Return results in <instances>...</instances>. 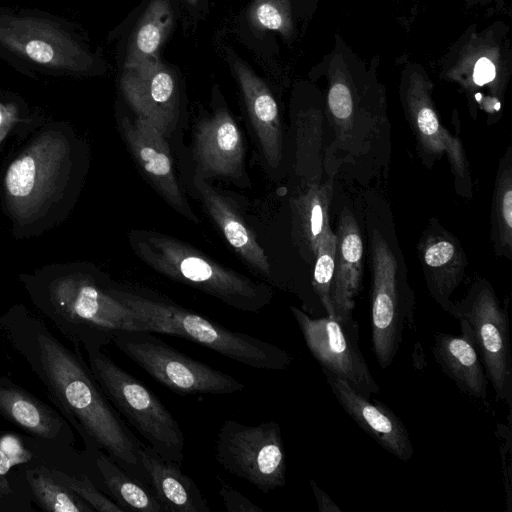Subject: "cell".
<instances>
[{"label": "cell", "mask_w": 512, "mask_h": 512, "mask_svg": "<svg viewBox=\"0 0 512 512\" xmlns=\"http://www.w3.org/2000/svg\"><path fill=\"white\" fill-rule=\"evenodd\" d=\"M18 120V109L12 104L0 102V144Z\"/></svg>", "instance_id": "74e56055"}, {"label": "cell", "mask_w": 512, "mask_h": 512, "mask_svg": "<svg viewBox=\"0 0 512 512\" xmlns=\"http://www.w3.org/2000/svg\"><path fill=\"white\" fill-rule=\"evenodd\" d=\"M310 485L320 512H342V509L336 505L330 496L323 491L314 480H310Z\"/></svg>", "instance_id": "f35d334b"}, {"label": "cell", "mask_w": 512, "mask_h": 512, "mask_svg": "<svg viewBox=\"0 0 512 512\" xmlns=\"http://www.w3.org/2000/svg\"><path fill=\"white\" fill-rule=\"evenodd\" d=\"M132 245L139 257L157 272L235 309L258 313L272 298L267 285L215 263L173 237L140 231L133 234Z\"/></svg>", "instance_id": "5b68a950"}, {"label": "cell", "mask_w": 512, "mask_h": 512, "mask_svg": "<svg viewBox=\"0 0 512 512\" xmlns=\"http://www.w3.org/2000/svg\"><path fill=\"white\" fill-rule=\"evenodd\" d=\"M403 106L416 139L417 150L426 165L447 157L458 194L471 197L473 184L464 145L441 123L422 77H411L402 90Z\"/></svg>", "instance_id": "5bb4252c"}, {"label": "cell", "mask_w": 512, "mask_h": 512, "mask_svg": "<svg viewBox=\"0 0 512 512\" xmlns=\"http://www.w3.org/2000/svg\"><path fill=\"white\" fill-rule=\"evenodd\" d=\"M122 130L132 154L166 201L186 218H198L188 205L177 182L165 135L148 121L124 117Z\"/></svg>", "instance_id": "ac0fdd59"}, {"label": "cell", "mask_w": 512, "mask_h": 512, "mask_svg": "<svg viewBox=\"0 0 512 512\" xmlns=\"http://www.w3.org/2000/svg\"><path fill=\"white\" fill-rule=\"evenodd\" d=\"M120 85L137 117L148 121L164 135L174 128L178 116L176 79L159 57L124 68Z\"/></svg>", "instance_id": "9a60e30c"}, {"label": "cell", "mask_w": 512, "mask_h": 512, "mask_svg": "<svg viewBox=\"0 0 512 512\" xmlns=\"http://www.w3.org/2000/svg\"><path fill=\"white\" fill-rule=\"evenodd\" d=\"M33 503L47 512H95L75 492L56 480L47 466L29 465L21 467Z\"/></svg>", "instance_id": "f546056e"}, {"label": "cell", "mask_w": 512, "mask_h": 512, "mask_svg": "<svg viewBox=\"0 0 512 512\" xmlns=\"http://www.w3.org/2000/svg\"><path fill=\"white\" fill-rule=\"evenodd\" d=\"M0 44L39 65L73 73L88 72L92 55L69 33L47 19L0 16Z\"/></svg>", "instance_id": "4fadbf2b"}, {"label": "cell", "mask_w": 512, "mask_h": 512, "mask_svg": "<svg viewBox=\"0 0 512 512\" xmlns=\"http://www.w3.org/2000/svg\"><path fill=\"white\" fill-rule=\"evenodd\" d=\"M0 331L79 434L85 449L103 450L149 486L140 458L142 442L100 388L81 349L72 350L61 342L42 318L22 304L10 307L0 316Z\"/></svg>", "instance_id": "6da1fadb"}, {"label": "cell", "mask_w": 512, "mask_h": 512, "mask_svg": "<svg viewBox=\"0 0 512 512\" xmlns=\"http://www.w3.org/2000/svg\"><path fill=\"white\" fill-rule=\"evenodd\" d=\"M327 117L334 139L327 165L361 164L390 151V124L382 93L355 84L343 72L331 76L327 94Z\"/></svg>", "instance_id": "8992f818"}, {"label": "cell", "mask_w": 512, "mask_h": 512, "mask_svg": "<svg viewBox=\"0 0 512 512\" xmlns=\"http://www.w3.org/2000/svg\"><path fill=\"white\" fill-rule=\"evenodd\" d=\"M244 154L242 134L226 109H218L199 124L195 156L204 172L239 178L243 173Z\"/></svg>", "instance_id": "44dd1931"}, {"label": "cell", "mask_w": 512, "mask_h": 512, "mask_svg": "<svg viewBox=\"0 0 512 512\" xmlns=\"http://www.w3.org/2000/svg\"><path fill=\"white\" fill-rule=\"evenodd\" d=\"M333 395L349 417L384 450L407 462L413 456L410 434L402 420L386 405L371 402L346 381L324 372Z\"/></svg>", "instance_id": "e0dca14e"}, {"label": "cell", "mask_w": 512, "mask_h": 512, "mask_svg": "<svg viewBox=\"0 0 512 512\" xmlns=\"http://www.w3.org/2000/svg\"><path fill=\"white\" fill-rule=\"evenodd\" d=\"M336 235L332 229L319 243L312 273V287L325 308L327 315L335 316L331 304L330 290L335 270Z\"/></svg>", "instance_id": "4dcf8cb0"}, {"label": "cell", "mask_w": 512, "mask_h": 512, "mask_svg": "<svg viewBox=\"0 0 512 512\" xmlns=\"http://www.w3.org/2000/svg\"><path fill=\"white\" fill-rule=\"evenodd\" d=\"M336 235L335 270L330 290L334 315L340 320L353 319L355 298L361 289L363 241L353 213L344 208Z\"/></svg>", "instance_id": "ffe728a7"}, {"label": "cell", "mask_w": 512, "mask_h": 512, "mask_svg": "<svg viewBox=\"0 0 512 512\" xmlns=\"http://www.w3.org/2000/svg\"><path fill=\"white\" fill-rule=\"evenodd\" d=\"M215 459L225 471L263 493L286 484L284 442L275 421L245 425L225 420L216 435Z\"/></svg>", "instance_id": "8fae6325"}, {"label": "cell", "mask_w": 512, "mask_h": 512, "mask_svg": "<svg viewBox=\"0 0 512 512\" xmlns=\"http://www.w3.org/2000/svg\"><path fill=\"white\" fill-rule=\"evenodd\" d=\"M333 180L313 183L291 202L294 238L305 257H315L319 243L331 230Z\"/></svg>", "instance_id": "4316f807"}, {"label": "cell", "mask_w": 512, "mask_h": 512, "mask_svg": "<svg viewBox=\"0 0 512 512\" xmlns=\"http://www.w3.org/2000/svg\"><path fill=\"white\" fill-rule=\"evenodd\" d=\"M447 313L465 320L496 401L512 403V354L507 306H502L486 279L476 280L466 296L450 305Z\"/></svg>", "instance_id": "30bf717a"}, {"label": "cell", "mask_w": 512, "mask_h": 512, "mask_svg": "<svg viewBox=\"0 0 512 512\" xmlns=\"http://www.w3.org/2000/svg\"><path fill=\"white\" fill-rule=\"evenodd\" d=\"M32 503L21 467L0 475V512H31Z\"/></svg>", "instance_id": "836d02e7"}, {"label": "cell", "mask_w": 512, "mask_h": 512, "mask_svg": "<svg viewBox=\"0 0 512 512\" xmlns=\"http://www.w3.org/2000/svg\"><path fill=\"white\" fill-rule=\"evenodd\" d=\"M232 66L264 157L276 167L282 158L283 143L277 103L268 86L245 63L234 57Z\"/></svg>", "instance_id": "603a6c76"}, {"label": "cell", "mask_w": 512, "mask_h": 512, "mask_svg": "<svg viewBox=\"0 0 512 512\" xmlns=\"http://www.w3.org/2000/svg\"><path fill=\"white\" fill-rule=\"evenodd\" d=\"M49 473L59 482L75 492L95 511L124 512V509L102 492L86 474L74 475L47 467Z\"/></svg>", "instance_id": "d6a6232c"}, {"label": "cell", "mask_w": 512, "mask_h": 512, "mask_svg": "<svg viewBox=\"0 0 512 512\" xmlns=\"http://www.w3.org/2000/svg\"><path fill=\"white\" fill-rule=\"evenodd\" d=\"M32 304L76 349L103 350L117 331H142L135 313L117 300L111 285L68 266L21 277Z\"/></svg>", "instance_id": "3957f363"}, {"label": "cell", "mask_w": 512, "mask_h": 512, "mask_svg": "<svg viewBox=\"0 0 512 512\" xmlns=\"http://www.w3.org/2000/svg\"><path fill=\"white\" fill-rule=\"evenodd\" d=\"M0 415L40 442L75 450L73 428L64 416L7 376L0 377Z\"/></svg>", "instance_id": "2e32d148"}, {"label": "cell", "mask_w": 512, "mask_h": 512, "mask_svg": "<svg viewBox=\"0 0 512 512\" xmlns=\"http://www.w3.org/2000/svg\"><path fill=\"white\" fill-rule=\"evenodd\" d=\"M501 454L502 472L504 479V488L506 495V512L512 508V489H511V430L510 426L501 423L497 425L496 431Z\"/></svg>", "instance_id": "e575fe53"}, {"label": "cell", "mask_w": 512, "mask_h": 512, "mask_svg": "<svg viewBox=\"0 0 512 512\" xmlns=\"http://www.w3.org/2000/svg\"><path fill=\"white\" fill-rule=\"evenodd\" d=\"M111 292L135 313L142 331L190 340L255 369L284 370L293 361L286 350L275 344L230 330L176 303L113 286Z\"/></svg>", "instance_id": "277c9868"}, {"label": "cell", "mask_w": 512, "mask_h": 512, "mask_svg": "<svg viewBox=\"0 0 512 512\" xmlns=\"http://www.w3.org/2000/svg\"><path fill=\"white\" fill-rule=\"evenodd\" d=\"M290 310L323 372L343 379L365 398L379 393L380 388L360 350V328L354 319L343 321L330 315L312 318L295 306Z\"/></svg>", "instance_id": "7c38bea8"}, {"label": "cell", "mask_w": 512, "mask_h": 512, "mask_svg": "<svg viewBox=\"0 0 512 512\" xmlns=\"http://www.w3.org/2000/svg\"><path fill=\"white\" fill-rule=\"evenodd\" d=\"M194 182L204 206L227 242L250 267L270 278L271 269L268 257L257 241L254 232L247 226L237 210L226 197L202 179L195 177Z\"/></svg>", "instance_id": "d4e9b609"}, {"label": "cell", "mask_w": 512, "mask_h": 512, "mask_svg": "<svg viewBox=\"0 0 512 512\" xmlns=\"http://www.w3.org/2000/svg\"><path fill=\"white\" fill-rule=\"evenodd\" d=\"M186 1L192 5H195L198 2V0H186Z\"/></svg>", "instance_id": "ab89813d"}, {"label": "cell", "mask_w": 512, "mask_h": 512, "mask_svg": "<svg viewBox=\"0 0 512 512\" xmlns=\"http://www.w3.org/2000/svg\"><path fill=\"white\" fill-rule=\"evenodd\" d=\"M418 254L427 289L436 303L447 312L453 292L462 282L468 264L458 239L436 219L423 232Z\"/></svg>", "instance_id": "d6986e66"}, {"label": "cell", "mask_w": 512, "mask_h": 512, "mask_svg": "<svg viewBox=\"0 0 512 512\" xmlns=\"http://www.w3.org/2000/svg\"><path fill=\"white\" fill-rule=\"evenodd\" d=\"M93 466L92 481L120 507L143 512H163L152 489L139 481L99 448L84 449Z\"/></svg>", "instance_id": "484cf974"}, {"label": "cell", "mask_w": 512, "mask_h": 512, "mask_svg": "<svg viewBox=\"0 0 512 512\" xmlns=\"http://www.w3.org/2000/svg\"><path fill=\"white\" fill-rule=\"evenodd\" d=\"M80 149L69 128L48 127L9 163L2 201L14 235L37 236L65 219L80 183Z\"/></svg>", "instance_id": "7a4b0ae2"}, {"label": "cell", "mask_w": 512, "mask_h": 512, "mask_svg": "<svg viewBox=\"0 0 512 512\" xmlns=\"http://www.w3.org/2000/svg\"><path fill=\"white\" fill-rule=\"evenodd\" d=\"M461 334L437 332L432 353L441 371L459 390L473 398L486 400L488 380L475 349L468 323L460 319Z\"/></svg>", "instance_id": "7402d4cb"}, {"label": "cell", "mask_w": 512, "mask_h": 512, "mask_svg": "<svg viewBox=\"0 0 512 512\" xmlns=\"http://www.w3.org/2000/svg\"><path fill=\"white\" fill-rule=\"evenodd\" d=\"M87 356L94 378L117 412L161 457L181 464L184 434L160 399L103 350L87 352Z\"/></svg>", "instance_id": "ba28073f"}, {"label": "cell", "mask_w": 512, "mask_h": 512, "mask_svg": "<svg viewBox=\"0 0 512 512\" xmlns=\"http://www.w3.org/2000/svg\"><path fill=\"white\" fill-rule=\"evenodd\" d=\"M219 494L228 512H263L264 510L251 502L229 483L219 479Z\"/></svg>", "instance_id": "d590c367"}, {"label": "cell", "mask_w": 512, "mask_h": 512, "mask_svg": "<svg viewBox=\"0 0 512 512\" xmlns=\"http://www.w3.org/2000/svg\"><path fill=\"white\" fill-rule=\"evenodd\" d=\"M491 239L495 254L512 259V148L501 158L492 197Z\"/></svg>", "instance_id": "f1b7e54d"}, {"label": "cell", "mask_w": 512, "mask_h": 512, "mask_svg": "<svg viewBox=\"0 0 512 512\" xmlns=\"http://www.w3.org/2000/svg\"><path fill=\"white\" fill-rule=\"evenodd\" d=\"M496 67L492 60L487 57L479 58L472 71V83L475 87H483L495 81Z\"/></svg>", "instance_id": "8d00e7d4"}, {"label": "cell", "mask_w": 512, "mask_h": 512, "mask_svg": "<svg viewBox=\"0 0 512 512\" xmlns=\"http://www.w3.org/2000/svg\"><path fill=\"white\" fill-rule=\"evenodd\" d=\"M140 458L149 486L163 508L170 512H210L206 498L181 464L161 457L142 443Z\"/></svg>", "instance_id": "cb8c5ba5"}, {"label": "cell", "mask_w": 512, "mask_h": 512, "mask_svg": "<svg viewBox=\"0 0 512 512\" xmlns=\"http://www.w3.org/2000/svg\"><path fill=\"white\" fill-rule=\"evenodd\" d=\"M173 10L169 0H152L137 25L130 44L124 68L158 58V52L173 26Z\"/></svg>", "instance_id": "83f0119b"}, {"label": "cell", "mask_w": 512, "mask_h": 512, "mask_svg": "<svg viewBox=\"0 0 512 512\" xmlns=\"http://www.w3.org/2000/svg\"><path fill=\"white\" fill-rule=\"evenodd\" d=\"M252 28L258 32L276 31L289 37L293 21L288 0H253L248 11Z\"/></svg>", "instance_id": "1f68e13d"}, {"label": "cell", "mask_w": 512, "mask_h": 512, "mask_svg": "<svg viewBox=\"0 0 512 512\" xmlns=\"http://www.w3.org/2000/svg\"><path fill=\"white\" fill-rule=\"evenodd\" d=\"M369 242L372 349L380 367L386 369L401 347L405 329L415 327V297L394 238L378 225H371Z\"/></svg>", "instance_id": "52a82bcc"}, {"label": "cell", "mask_w": 512, "mask_h": 512, "mask_svg": "<svg viewBox=\"0 0 512 512\" xmlns=\"http://www.w3.org/2000/svg\"><path fill=\"white\" fill-rule=\"evenodd\" d=\"M112 343L161 385L179 395L232 394L245 385L178 351L148 331H117Z\"/></svg>", "instance_id": "9c48e42d"}]
</instances>
